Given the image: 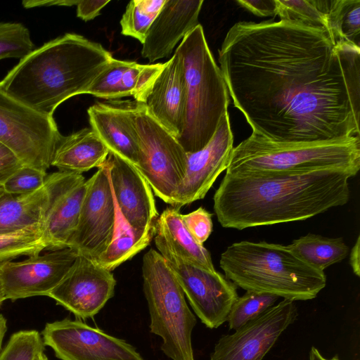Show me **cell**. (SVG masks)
Segmentation results:
<instances>
[{"label": "cell", "instance_id": "obj_1", "mask_svg": "<svg viewBox=\"0 0 360 360\" xmlns=\"http://www.w3.org/2000/svg\"><path fill=\"white\" fill-rule=\"evenodd\" d=\"M219 62L252 133L281 142L359 136L360 47L299 22L242 21Z\"/></svg>", "mask_w": 360, "mask_h": 360}, {"label": "cell", "instance_id": "obj_2", "mask_svg": "<svg viewBox=\"0 0 360 360\" xmlns=\"http://www.w3.org/2000/svg\"><path fill=\"white\" fill-rule=\"evenodd\" d=\"M349 174L336 169L295 173H226L214 210L224 228L242 230L302 221L345 205Z\"/></svg>", "mask_w": 360, "mask_h": 360}, {"label": "cell", "instance_id": "obj_3", "mask_svg": "<svg viewBox=\"0 0 360 360\" xmlns=\"http://www.w3.org/2000/svg\"><path fill=\"white\" fill-rule=\"evenodd\" d=\"M101 44L66 33L35 49L0 81L10 95L46 115L68 98L87 94L112 58Z\"/></svg>", "mask_w": 360, "mask_h": 360}, {"label": "cell", "instance_id": "obj_4", "mask_svg": "<svg viewBox=\"0 0 360 360\" xmlns=\"http://www.w3.org/2000/svg\"><path fill=\"white\" fill-rule=\"evenodd\" d=\"M219 264L237 287L294 302L316 297L326 285L324 271L306 264L288 245L234 243L221 253Z\"/></svg>", "mask_w": 360, "mask_h": 360}, {"label": "cell", "instance_id": "obj_5", "mask_svg": "<svg viewBox=\"0 0 360 360\" xmlns=\"http://www.w3.org/2000/svg\"><path fill=\"white\" fill-rule=\"evenodd\" d=\"M360 169V139L281 142L252 133L233 147L226 173H295L336 169L354 176Z\"/></svg>", "mask_w": 360, "mask_h": 360}, {"label": "cell", "instance_id": "obj_6", "mask_svg": "<svg viewBox=\"0 0 360 360\" xmlns=\"http://www.w3.org/2000/svg\"><path fill=\"white\" fill-rule=\"evenodd\" d=\"M176 51L183 60L186 86L185 124L177 141L186 153H195L207 144L228 112L229 94L200 24Z\"/></svg>", "mask_w": 360, "mask_h": 360}, {"label": "cell", "instance_id": "obj_7", "mask_svg": "<svg viewBox=\"0 0 360 360\" xmlns=\"http://www.w3.org/2000/svg\"><path fill=\"white\" fill-rule=\"evenodd\" d=\"M142 276L150 332L162 338L161 350L172 360H194L191 334L196 318L166 260L153 248L143 257Z\"/></svg>", "mask_w": 360, "mask_h": 360}, {"label": "cell", "instance_id": "obj_8", "mask_svg": "<svg viewBox=\"0 0 360 360\" xmlns=\"http://www.w3.org/2000/svg\"><path fill=\"white\" fill-rule=\"evenodd\" d=\"M124 104L139 146L136 167L155 195L174 207L186 176L187 153L176 138L148 113L143 103Z\"/></svg>", "mask_w": 360, "mask_h": 360}, {"label": "cell", "instance_id": "obj_9", "mask_svg": "<svg viewBox=\"0 0 360 360\" xmlns=\"http://www.w3.org/2000/svg\"><path fill=\"white\" fill-rule=\"evenodd\" d=\"M61 135L53 116L32 108L0 86V143L22 165L46 172Z\"/></svg>", "mask_w": 360, "mask_h": 360}, {"label": "cell", "instance_id": "obj_10", "mask_svg": "<svg viewBox=\"0 0 360 360\" xmlns=\"http://www.w3.org/2000/svg\"><path fill=\"white\" fill-rule=\"evenodd\" d=\"M155 243L201 322L213 329L227 321L238 297L237 286L216 270L208 271L184 260L158 235Z\"/></svg>", "mask_w": 360, "mask_h": 360}, {"label": "cell", "instance_id": "obj_11", "mask_svg": "<svg viewBox=\"0 0 360 360\" xmlns=\"http://www.w3.org/2000/svg\"><path fill=\"white\" fill-rule=\"evenodd\" d=\"M86 182L85 195L69 248L94 259L109 245L116 227L117 207L106 160Z\"/></svg>", "mask_w": 360, "mask_h": 360}, {"label": "cell", "instance_id": "obj_12", "mask_svg": "<svg viewBox=\"0 0 360 360\" xmlns=\"http://www.w3.org/2000/svg\"><path fill=\"white\" fill-rule=\"evenodd\" d=\"M41 335L60 360H144L126 341L79 320L46 323Z\"/></svg>", "mask_w": 360, "mask_h": 360}, {"label": "cell", "instance_id": "obj_13", "mask_svg": "<svg viewBox=\"0 0 360 360\" xmlns=\"http://www.w3.org/2000/svg\"><path fill=\"white\" fill-rule=\"evenodd\" d=\"M297 316L295 302L283 299L234 333L222 335L209 360H262Z\"/></svg>", "mask_w": 360, "mask_h": 360}, {"label": "cell", "instance_id": "obj_14", "mask_svg": "<svg viewBox=\"0 0 360 360\" xmlns=\"http://www.w3.org/2000/svg\"><path fill=\"white\" fill-rule=\"evenodd\" d=\"M77 257L72 248L50 250L20 261L0 263V290L4 300L48 296Z\"/></svg>", "mask_w": 360, "mask_h": 360}, {"label": "cell", "instance_id": "obj_15", "mask_svg": "<svg viewBox=\"0 0 360 360\" xmlns=\"http://www.w3.org/2000/svg\"><path fill=\"white\" fill-rule=\"evenodd\" d=\"M116 280L93 259L77 257L58 285L49 294L79 319L95 316L114 295Z\"/></svg>", "mask_w": 360, "mask_h": 360}, {"label": "cell", "instance_id": "obj_16", "mask_svg": "<svg viewBox=\"0 0 360 360\" xmlns=\"http://www.w3.org/2000/svg\"><path fill=\"white\" fill-rule=\"evenodd\" d=\"M44 184L49 193L41 223L46 249L68 248L78 223L86 182L82 174L58 171L47 174Z\"/></svg>", "mask_w": 360, "mask_h": 360}, {"label": "cell", "instance_id": "obj_17", "mask_svg": "<svg viewBox=\"0 0 360 360\" xmlns=\"http://www.w3.org/2000/svg\"><path fill=\"white\" fill-rule=\"evenodd\" d=\"M233 136L229 116L226 113L207 144L201 150L187 153L186 176L176 194L174 207L204 198L219 174L227 169Z\"/></svg>", "mask_w": 360, "mask_h": 360}, {"label": "cell", "instance_id": "obj_18", "mask_svg": "<svg viewBox=\"0 0 360 360\" xmlns=\"http://www.w3.org/2000/svg\"><path fill=\"white\" fill-rule=\"evenodd\" d=\"M106 162L113 197L123 219L138 230L155 224L159 215L153 191L138 169L112 153Z\"/></svg>", "mask_w": 360, "mask_h": 360}, {"label": "cell", "instance_id": "obj_19", "mask_svg": "<svg viewBox=\"0 0 360 360\" xmlns=\"http://www.w3.org/2000/svg\"><path fill=\"white\" fill-rule=\"evenodd\" d=\"M148 113L176 139L183 132L186 112L184 63L175 51L165 63L143 103Z\"/></svg>", "mask_w": 360, "mask_h": 360}, {"label": "cell", "instance_id": "obj_20", "mask_svg": "<svg viewBox=\"0 0 360 360\" xmlns=\"http://www.w3.org/2000/svg\"><path fill=\"white\" fill-rule=\"evenodd\" d=\"M202 0H166L142 44L141 56L150 63L169 57L198 22Z\"/></svg>", "mask_w": 360, "mask_h": 360}, {"label": "cell", "instance_id": "obj_21", "mask_svg": "<svg viewBox=\"0 0 360 360\" xmlns=\"http://www.w3.org/2000/svg\"><path fill=\"white\" fill-rule=\"evenodd\" d=\"M164 63L142 65L112 58L90 86L87 94L104 99L132 96L143 103Z\"/></svg>", "mask_w": 360, "mask_h": 360}, {"label": "cell", "instance_id": "obj_22", "mask_svg": "<svg viewBox=\"0 0 360 360\" xmlns=\"http://www.w3.org/2000/svg\"><path fill=\"white\" fill-rule=\"evenodd\" d=\"M91 128L112 153L136 167L139 146L123 103H96L87 110Z\"/></svg>", "mask_w": 360, "mask_h": 360}, {"label": "cell", "instance_id": "obj_23", "mask_svg": "<svg viewBox=\"0 0 360 360\" xmlns=\"http://www.w3.org/2000/svg\"><path fill=\"white\" fill-rule=\"evenodd\" d=\"M109 150L91 128L68 136L61 135L56 146L51 166L59 171L78 174L101 167Z\"/></svg>", "mask_w": 360, "mask_h": 360}, {"label": "cell", "instance_id": "obj_24", "mask_svg": "<svg viewBox=\"0 0 360 360\" xmlns=\"http://www.w3.org/2000/svg\"><path fill=\"white\" fill-rule=\"evenodd\" d=\"M49 203L45 184L29 193L0 195V234L14 233L41 224Z\"/></svg>", "mask_w": 360, "mask_h": 360}, {"label": "cell", "instance_id": "obj_25", "mask_svg": "<svg viewBox=\"0 0 360 360\" xmlns=\"http://www.w3.org/2000/svg\"><path fill=\"white\" fill-rule=\"evenodd\" d=\"M162 238L181 259L208 271H214L209 251L197 242L185 226L179 209L169 207L156 221V233Z\"/></svg>", "mask_w": 360, "mask_h": 360}, {"label": "cell", "instance_id": "obj_26", "mask_svg": "<svg viewBox=\"0 0 360 360\" xmlns=\"http://www.w3.org/2000/svg\"><path fill=\"white\" fill-rule=\"evenodd\" d=\"M156 233V224L144 230L131 227L117 209L113 238L107 248L93 261L100 266L112 271L144 249Z\"/></svg>", "mask_w": 360, "mask_h": 360}, {"label": "cell", "instance_id": "obj_27", "mask_svg": "<svg viewBox=\"0 0 360 360\" xmlns=\"http://www.w3.org/2000/svg\"><path fill=\"white\" fill-rule=\"evenodd\" d=\"M288 246L300 259L321 271L341 262L349 253V248L342 238L312 233L294 240Z\"/></svg>", "mask_w": 360, "mask_h": 360}, {"label": "cell", "instance_id": "obj_28", "mask_svg": "<svg viewBox=\"0 0 360 360\" xmlns=\"http://www.w3.org/2000/svg\"><path fill=\"white\" fill-rule=\"evenodd\" d=\"M327 32L337 43L360 47V0L330 1Z\"/></svg>", "mask_w": 360, "mask_h": 360}, {"label": "cell", "instance_id": "obj_29", "mask_svg": "<svg viewBox=\"0 0 360 360\" xmlns=\"http://www.w3.org/2000/svg\"><path fill=\"white\" fill-rule=\"evenodd\" d=\"M330 0H276L281 20L299 22L327 31V13Z\"/></svg>", "mask_w": 360, "mask_h": 360}, {"label": "cell", "instance_id": "obj_30", "mask_svg": "<svg viewBox=\"0 0 360 360\" xmlns=\"http://www.w3.org/2000/svg\"><path fill=\"white\" fill-rule=\"evenodd\" d=\"M166 0H132L127 4L120 24L121 34L143 43L146 34Z\"/></svg>", "mask_w": 360, "mask_h": 360}, {"label": "cell", "instance_id": "obj_31", "mask_svg": "<svg viewBox=\"0 0 360 360\" xmlns=\"http://www.w3.org/2000/svg\"><path fill=\"white\" fill-rule=\"evenodd\" d=\"M46 248L41 224L11 233L0 234V263L21 255H36Z\"/></svg>", "mask_w": 360, "mask_h": 360}, {"label": "cell", "instance_id": "obj_32", "mask_svg": "<svg viewBox=\"0 0 360 360\" xmlns=\"http://www.w3.org/2000/svg\"><path fill=\"white\" fill-rule=\"evenodd\" d=\"M278 297L246 291L231 307L227 321L229 330H236L273 307Z\"/></svg>", "mask_w": 360, "mask_h": 360}, {"label": "cell", "instance_id": "obj_33", "mask_svg": "<svg viewBox=\"0 0 360 360\" xmlns=\"http://www.w3.org/2000/svg\"><path fill=\"white\" fill-rule=\"evenodd\" d=\"M45 345L37 330L13 333L0 352V360H37L44 353Z\"/></svg>", "mask_w": 360, "mask_h": 360}, {"label": "cell", "instance_id": "obj_34", "mask_svg": "<svg viewBox=\"0 0 360 360\" xmlns=\"http://www.w3.org/2000/svg\"><path fill=\"white\" fill-rule=\"evenodd\" d=\"M36 49L27 27L20 22H0V60L25 57Z\"/></svg>", "mask_w": 360, "mask_h": 360}, {"label": "cell", "instance_id": "obj_35", "mask_svg": "<svg viewBox=\"0 0 360 360\" xmlns=\"http://www.w3.org/2000/svg\"><path fill=\"white\" fill-rule=\"evenodd\" d=\"M46 172L22 165L2 184L4 193L22 195L32 193L44 186Z\"/></svg>", "mask_w": 360, "mask_h": 360}, {"label": "cell", "instance_id": "obj_36", "mask_svg": "<svg viewBox=\"0 0 360 360\" xmlns=\"http://www.w3.org/2000/svg\"><path fill=\"white\" fill-rule=\"evenodd\" d=\"M212 216L211 213L202 207L188 214H181L187 230L200 244L203 245L212 231Z\"/></svg>", "mask_w": 360, "mask_h": 360}, {"label": "cell", "instance_id": "obj_37", "mask_svg": "<svg viewBox=\"0 0 360 360\" xmlns=\"http://www.w3.org/2000/svg\"><path fill=\"white\" fill-rule=\"evenodd\" d=\"M22 165L18 158L0 143V184Z\"/></svg>", "mask_w": 360, "mask_h": 360}, {"label": "cell", "instance_id": "obj_38", "mask_svg": "<svg viewBox=\"0 0 360 360\" xmlns=\"http://www.w3.org/2000/svg\"><path fill=\"white\" fill-rule=\"evenodd\" d=\"M236 3L258 16L276 15V0H237Z\"/></svg>", "mask_w": 360, "mask_h": 360}, {"label": "cell", "instance_id": "obj_39", "mask_svg": "<svg viewBox=\"0 0 360 360\" xmlns=\"http://www.w3.org/2000/svg\"><path fill=\"white\" fill-rule=\"evenodd\" d=\"M109 2L104 0L77 1V16L84 21L93 20Z\"/></svg>", "mask_w": 360, "mask_h": 360}, {"label": "cell", "instance_id": "obj_40", "mask_svg": "<svg viewBox=\"0 0 360 360\" xmlns=\"http://www.w3.org/2000/svg\"><path fill=\"white\" fill-rule=\"evenodd\" d=\"M77 1L73 0H51V1H23L22 4L26 8H30L39 6H76Z\"/></svg>", "mask_w": 360, "mask_h": 360}, {"label": "cell", "instance_id": "obj_41", "mask_svg": "<svg viewBox=\"0 0 360 360\" xmlns=\"http://www.w3.org/2000/svg\"><path fill=\"white\" fill-rule=\"evenodd\" d=\"M360 237L358 236L356 240L352 247L349 254V264L354 274L360 276Z\"/></svg>", "mask_w": 360, "mask_h": 360}, {"label": "cell", "instance_id": "obj_42", "mask_svg": "<svg viewBox=\"0 0 360 360\" xmlns=\"http://www.w3.org/2000/svg\"><path fill=\"white\" fill-rule=\"evenodd\" d=\"M309 360H340L338 355H335L330 359L325 358L317 348L311 347L309 352Z\"/></svg>", "mask_w": 360, "mask_h": 360}, {"label": "cell", "instance_id": "obj_43", "mask_svg": "<svg viewBox=\"0 0 360 360\" xmlns=\"http://www.w3.org/2000/svg\"><path fill=\"white\" fill-rule=\"evenodd\" d=\"M7 331V320L3 314H0V352L2 349L4 338Z\"/></svg>", "mask_w": 360, "mask_h": 360}, {"label": "cell", "instance_id": "obj_44", "mask_svg": "<svg viewBox=\"0 0 360 360\" xmlns=\"http://www.w3.org/2000/svg\"><path fill=\"white\" fill-rule=\"evenodd\" d=\"M37 360H49V359L46 356V355L44 353H43L39 356Z\"/></svg>", "mask_w": 360, "mask_h": 360}, {"label": "cell", "instance_id": "obj_45", "mask_svg": "<svg viewBox=\"0 0 360 360\" xmlns=\"http://www.w3.org/2000/svg\"><path fill=\"white\" fill-rule=\"evenodd\" d=\"M4 301H5V300H4L1 291L0 290V306L2 304Z\"/></svg>", "mask_w": 360, "mask_h": 360}, {"label": "cell", "instance_id": "obj_46", "mask_svg": "<svg viewBox=\"0 0 360 360\" xmlns=\"http://www.w3.org/2000/svg\"><path fill=\"white\" fill-rule=\"evenodd\" d=\"M4 193L2 184H0V195H1Z\"/></svg>", "mask_w": 360, "mask_h": 360}]
</instances>
